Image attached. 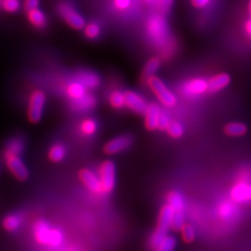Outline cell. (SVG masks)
<instances>
[{
	"label": "cell",
	"mask_w": 251,
	"mask_h": 251,
	"mask_svg": "<svg viewBox=\"0 0 251 251\" xmlns=\"http://www.w3.org/2000/svg\"><path fill=\"white\" fill-rule=\"evenodd\" d=\"M192 5L197 9H202L206 7V5L210 2V0H191Z\"/></svg>",
	"instance_id": "obj_40"
},
{
	"label": "cell",
	"mask_w": 251,
	"mask_h": 251,
	"mask_svg": "<svg viewBox=\"0 0 251 251\" xmlns=\"http://www.w3.org/2000/svg\"><path fill=\"white\" fill-rule=\"evenodd\" d=\"M147 82L152 92L165 106L172 107L176 104L177 99L175 95L166 87L160 78L155 75H152L147 79Z\"/></svg>",
	"instance_id": "obj_4"
},
{
	"label": "cell",
	"mask_w": 251,
	"mask_h": 251,
	"mask_svg": "<svg viewBox=\"0 0 251 251\" xmlns=\"http://www.w3.org/2000/svg\"><path fill=\"white\" fill-rule=\"evenodd\" d=\"M22 224V219L16 214L6 216L2 222L3 228L8 232H14L18 229Z\"/></svg>",
	"instance_id": "obj_20"
},
{
	"label": "cell",
	"mask_w": 251,
	"mask_h": 251,
	"mask_svg": "<svg viewBox=\"0 0 251 251\" xmlns=\"http://www.w3.org/2000/svg\"><path fill=\"white\" fill-rule=\"evenodd\" d=\"M160 66V60L158 58H152L150 59L144 66L143 75L144 77H147V79L154 75L157 69Z\"/></svg>",
	"instance_id": "obj_26"
},
{
	"label": "cell",
	"mask_w": 251,
	"mask_h": 251,
	"mask_svg": "<svg viewBox=\"0 0 251 251\" xmlns=\"http://www.w3.org/2000/svg\"><path fill=\"white\" fill-rule=\"evenodd\" d=\"M25 142L23 137L15 136L9 139L5 144L3 154H14L17 156H21L25 152Z\"/></svg>",
	"instance_id": "obj_11"
},
{
	"label": "cell",
	"mask_w": 251,
	"mask_h": 251,
	"mask_svg": "<svg viewBox=\"0 0 251 251\" xmlns=\"http://www.w3.org/2000/svg\"><path fill=\"white\" fill-rule=\"evenodd\" d=\"M231 82V77L228 74H219L216 75L213 77H211L209 80L206 82V90L209 92H216L219 90L225 89Z\"/></svg>",
	"instance_id": "obj_14"
},
{
	"label": "cell",
	"mask_w": 251,
	"mask_h": 251,
	"mask_svg": "<svg viewBox=\"0 0 251 251\" xmlns=\"http://www.w3.org/2000/svg\"><path fill=\"white\" fill-rule=\"evenodd\" d=\"M161 113V109L156 103H150L144 112L145 115V126L148 130H154L157 128L158 119Z\"/></svg>",
	"instance_id": "obj_10"
},
{
	"label": "cell",
	"mask_w": 251,
	"mask_h": 251,
	"mask_svg": "<svg viewBox=\"0 0 251 251\" xmlns=\"http://www.w3.org/2000/svg\"><path fill=\"white\" fill-rule=\"evenodd\" d=\"M246 30H247V33L249 36H251V21L249 20L246 24Z\"/></svg>",
	"instance_id": "obj_41"
},
{
	"label": "cell",
	"mask_w": 251,
	"mask_h": 251,
	"mask_svg": "<svg viewBox=\"0 0 251 251\" xmlns=\"http://www.w3.org/2000/svg\"><path fill=\"white\" fill-rule=\"evenodd\" d=\"M110 102L112 104L113 107L120 109V108L125 106V97H124V93L120 92V91H114L111 94L110 97Z\"/></svg>",
	"instance_id": "obj_31"
},
{
	"label": "cell",
	"mask_w": 251,
	"mask_h": 251,
	"mask_svg": "<svg viewBox=\"0 0 251 251\" xmlns=\"http://www.w3.org/2000/svg\"><path fill=\"white\" fill-rule=\"evenodd\" d=\"M173 213H174V210L168 204L162 206L159 216H158L157 227L152 233L149 240L150 248L153 251H155L159 243L161 242L162 239L168 234L169 230L171 229V220H172Z\"/></svg>",
	"instance_id": "obj_1"
},
{
	"label": "cell",
	"mask_w": 251,
	"mask_h": 251,
	"mask_svg": "<svg viewBox=\"0 0 251 251\" xmlns=\"http://www.w3.org/2000/svg\"><path fill=\"white\" fill-rule=\"evenodd\" d=\"M0 7L3 10L14 13L20 9V1L19 0H0Z\"/></svg>",
	"instance_id": "obj_30"
},
{
	"label": "cell",
	"mask_w": 251,
	"mask_h": 251,
	"mask_svg": "<svg viewBox=\"0 0 251 251\" xmlns=\"http://www.w3.org/2000/svg\"><path fill=\"white\" fill-rule=\"evenodd\" d=\"M225 131L229 136H243L248 132V126L243 123L233 122L225 126Z\"/></svg>",
	"instance_id": "obj_21"
},
{
	"label": "cell",
	"mask_w": 251,
	"mask_h": 251,
	"mask_svg": "<svg viewBox=\"0 0 251 251\" xmlns=\"http://www.w3.org/2000/svg\"><path fill=\"white\" fill-rule=\"evenodd\" d=\"M94 104H95V100H94V98L92 96H90V95H87V94H85L80 99L75 100V106H77V107L79 108V109H82V110L92 107Z\"/></svg>",
	"instance_id": "obj_33"
},
{
	"label": "cell",
	"mask_w": 251,
	"mask_h": 251,
	"mask_svg": "<svg viewBox=\"0 0 251 251\" xmlns=\"http://www.w3.org/2000/svg\"><path fill=\"white\" fill-rule=\"evenodd\" d=\"M235 213V206L231 202H225L220 207V214L222 218L228 220L232 218Z\"/></svg>",
	"instance_id": "obj_32"
},
{
	"label": "cell",
	"mask_w": 251,
	"mask_h": 251,
	"mask_svg": "<svg viewBox=\"0 0 251 251\" xmlns=\"http://www.w3.org/2000/svg\"><path fill=\"white\" fill-rule=\"evenodd\" d=\"M147 31L150 37L157 44L161 45L166 42L169 36V28L165 19L155 15L147 22Z\"/></svg>",
	"instance_id": "obj_2"
},
{
	"label": "cell",
	"mask_w": 251,
	"mask_h": 251,
	"mask_svg": "<svg viewBox=\"0 0 251 251\" xmlns=\"http://www.w3.org/2000/svg\"><path fill=\"white\" fill-rule=\"evenodd\" d=\"M65 156V149L62 144H55L49 151V158L50 161L58 163Z\"/></svg>",
	"instance_id": "obj_23"
},
{
	"label": "cell",
	"mask_w": 251,
	"mask_h": 251,
	"mask_svg": "<svg viewBox=\"0 0 251 251\" xmlns=\"http://www.w3.org/2000/svg\"><path fill=\"white\" fill-rule=\"evenodd\" d=\"M38 6H39V0H25V3H24V8L26 12L33 9H38Z\"/></svg>",
	"instance_id": "obj_37"
},
{
	"label": "cell",
	"mask_w": 251,
	"mask_h": 251,
	"mask_svg": "<svg viewBox=\"0 0 251 251\" xmlns=\"http://www.w3.org/2000/svg\"><path fill=\"white\" fill-rule=\"evenodd\" d=\"M124 97L126 107L134 111L135 113L144 114L148 104L143 97L135 93L134 91H126L124 93Z\"/></svg>",
	"instance_id": "obj_8"
},
{
	"label": "cell",
	"mask_w": 251,
	"mask_h": 251,
	"mask_svg": "<svg viewBox=\"0 0 251 251\" xmlns=\"http://www.w3.org/2000/svg\"><path fill=\"white\" fill-rule=\"evenodd\" d=\"M166 130L172 138H176V139L180 138L183 134V127L177 121H171Z\"/></svg>",
	"instance_id": "obj_29"
},
{
	"label": "cell",
	"mask_w": 251,
	"mask_h": 251,
	"mask_svg": "<svg viewBox=\"0 0 251 251\" xmlns=\"http://www.w3.org/2000/svg\"><path fill=\"white\" fill-rule=\"evenodd\" d=\"M184 225V213L183 210L174 211L171 220V229L174 231H180L181 227Z\"/></svg>",
	"instance_id": "obj_27"
},
{
	"label": "cell",
	"mask_w": 251,
	"mask_h": 251,
	"mask_svg": "<svg viewBox=\"0 0 251 251\" xmlns=\"http://www.w3.org/2000/svg\"><path fill=\"white\" fill-rule=\"evenodd\" d=\"M50 230V226L44 220L36 221V224L34 225V235L36 242L40 245H47Z\"/></svg>",
	"instance_id": "obj_13"
},
{
	"label": "cell",
	"mask_w": 251,
	"mask_h": 251,
	"mask_svg": "<svg viewBox=\"0 0 251 251\" xmlns=\"http://www.w3.org/2000/svg\"><path fill=\"white\" fill-rule=\"evenodd\" d=\"M145 3H148V4H152L153 2H155L156 0H144Z\"/></svg>",
	"instance_id": "obj_42"
},
{
	"label": "cell",
	"mask_w": 251,
	"mask_h": 251,
	"mask_svg": "<svg viewBox=\"0 0 251 251\" xmlns=\"http://www.w3.org/2000/svg\"><path fill=\"white\" fill-rule=\"evenodd\" d=\"M180 233L182 240L185 243H192L196 238V230L191 225H185L181 227Z\"/></svg>",
	"instance_id": "obj_28"
},
{
	"label": "cell",
	"mask_w": 251,
	"mask_h": 251,
	"mask_svg": "<svg viewBox=\"0 0 251 251\" xmlns=\"http://www.w3.org/2000/svg\"><path fill=\"white\" fill-rule=\"evenodd\" d=\"M231 197L234 202L243 203L250 201L251 198V188L248 183L239 182L233 186Z\"/></svg>",
	"instance_id": "obj_15"
},
{
	"label": "cell",
	"mask_w": 251,
	"mask_h": 251,
	"mask_svg": "<svg viewBox=\"0 0 251 251\" xmlns=\"http://www.w3.org/2000/svg\"><path fill=\"white\" fill-rule=\"evenodd\" d=\"M79 179L84 183V185L93 193H100L102 192L100 179L89 170H82L79 171Z\"/></svg>",
	"instance_id": "obj_12"
},
{
	"label": "cell",
	"mask_w": 251,
	"mask_h": 251,
	"mask_svg": "<svg viewBox=\"0 0 251 251\" xmlns=\"http://www.w3.org/2000/svg\"><path fill=\"white\" fill-rule=\"evenodd\" d=\"M171 122L170 117L168 116V114L166 112L161 111L160 116H159V119H158V125H157V128H159L160 130H166L168 126Z\"/></svg>",
	"instance_id": "obj_36"
},
{
	"label": "cell",
	"mask_w": 251,
	"mask_h": 251,
	"mask_svg": "<svg viewBox=\"0 0 251 251\" xmlns=\"http://www.w3.org/2000/svg\"><path fill=\"white\" fill-rule=\"evenodd\" d=\"M67 93L68 95L72 98V99L76 100L80 99L85 94V87L83 85H81L79 82H75V83H72L68 89H67Z\"/></svg>",
	"instance_id": "obj_24"
},
{
	"label": "cell",
	"mask_w": 251,
	"mask_h": 251,
	"mask_svg": "<svg viewBox=\"0 0 251 251\" xmlns=\"http://www.w3.org/2000/svg\"><path fill=\"white\" fill-rule=\"evenodd\" d=\"M131 143L132 139L129 136H120L108 142L103 148V151L106 154H116L126 149Z\"/></svg>",
	"instance_id": "obj_9"
},
{
	"label": "cell",
	"mask_w": 251,
	"mask_h": 251,
	"mask_svg": "<svg viewBox=\"0 0 251 251\" xmlns=\"http://www.w3.org/2000/svg\"><path fill=\"white\" fill-rule=\"evenodd\" d=\"M81 129L82 131L87 135L93 134L96 129H97V125H96V122L94 120H91V119H87L85 120L82 125H81Z\"/></svg>",
	"instance_id": "obj_35"
},
{
	"label": "cell",
	"mask_w": 251,
	"mask_h": 251,
	"mask_svg": "<svg viewBox=\"0 0 251 251\" xmlns=\"http://www.w3.org/2000/svg\"><path fill=\"white\" fill-rule=\"evenodd\" d=\"M158 2V7L163 13H167L171 9L173 0H156Z\"/></svg>",
	"instance_id": "obj_38"
},
{
	"label": "cell",
	"mask_w": 251,
	"mask_h": 251,
	"mask_svg": "<svg viewBox=\"0 0 251 251\" xmlns=\"http://www.w3.org/2000/svg\"><path fill=\"white\" fill-rule=\"evenodd\" d=\"M100 33V29L97 24L91 23L85 26V35L89 38H91V39L96 38L99 36Z\"/></svg>",
	"instance_id": "obj_34"
},
{
	"label": "cell",
	"mask_w": 251,
	"mask_h": 251,
	"mask_svg": "<svg viewBox=\"0 0 251 251\" xmlns=\"http://www.w3.org/2000/svg\"><path fill=\"white\" fill-rule=\"evenodd\" d=\"M131 0H114V4L118 10H126L129 7Z\"/></svg>",
	"instance_id": "obj_39"
},
{
	"label": "cell",
	"mask_w": 251,
	"mask_h": 251,
	"mask_svg": "<svg viewBox=\"0 0 251 251\" xmlns=\"http://www.w3.org/2000/svg\"><path fill=\"white\" fill-rule=\"evenodd\" d=\"M206 82L203 79H195L190 81L185 85L184 90L188 94H199L203 93L206 90Z\"/></svg>",
	"instance_id": "obj_18"
},
{
	"label": "cell",
	"mask_w": 251,
	"mask_h": 251,
	"mask_svg": "<svg viewBox=\"0 0 251 251\" xmlns=\"http://www.w3.org/2000/svg\"><path fill=\"white\" fill-rule=\"evenodd\" d=\"M59 12L61 16L64 19V21L70 25V26L75 29L80 30L85 27V20L81 16L79 13H77L72 7L68 4L63 3L59 6Z\"/></svg>",
	"instance_id": "obj_7"
},
{
	"label": "cell",
	"mask_w": 251,
	"mask_h": 251,
	"mask_svg": "<svg viewBox=\"0 0 251 251\" xmlns=\"http://www.w3.org/2000/svg\"><path fill=\"white\" fill-rule=\"evenodd\" d=\"M78 80L81 85L85 88L94 89L99 85V77L95 75L90 72L81 73L78 76Z\"/></svg>",
	"instance_id": "obj_17"
},
{
	"label": "cell",
	"mask_w": 251,
	"mask_h": 251,
	"mask_svg": "<svg viewBox=\"0 0 251 251\" xmlns=\"http://www.w3.org/2000/svg\"><path fill=\"white\" fill-rule=\"evenodd\" d=\"M176 248V239L174 236L167 234L163 239L157 248L155 249V251H174Z\"/></svg>",
	"instance_id": "obj_25"
},
{
	"label": "cell",
	"mask_w": 251,
	"mask_h": 251,
	"mask_svg": "<svg viewBox=\"0 0 251 251\" xmlns=\"http://www.w3.org/2000/svg\"><path fill=\"white\" fill-rule=\"evenodd\" d=\"M3 158L9 172L16 179L20 181H25L29 178V171L21 156L14 154H3Z\"/></svg>",
	"instance_id": "obj_6"
},
{
	"label": "cell",
	"mask_w": 251,
	"mask_h": 251,
	"mask_svg": "<svg viewBox=\"0 0 251 251\" xmlns=\"http://www.w3.org/2000/svg\"><path fill=\"white\" fill-rule=\"evenodd\" d=\"M27 18L32 25L36 28H43L47 25V19L43 11L36 9L27 12Z\"/></svg>",
	"instance_id": "obj_16"
},
{
	"label": "cell",
	"mask_w": 251,
	"mask_h": 251,
	"mask_svg": "<svg viewBox=\"0 0 251 251\" xmlns=\"http://www.w3.org/2000/svg\"><path fill=\"white\" fill-rule=\"evenodd\" d=\"M168 205L171 206V208L174 211H178V210H183L184 207V200L183 198L181 197V195L178 192H171L168 195Z\"/></svg>",
	"instance_id": "obj_19"
},
{
	"label": "cell",
	"mask_w": 251,
	"mask_h": 251,
	"mask_svg": "<svg viewBox=\"0 0 251 251\" xmlns=\"http://www.w3.org/2000/svg\"><path fill=\"white\" fill-rule=\"evenodd\" d=\"M63 234L62 231L57 229V228H51L47 246H49L52 249H55V248L60 247L63 244Z\"/></svg>",
	"instance_id": "obj_22"
},
{
	"label": "cell",
	"mask_w": 251,
	"mask_h": 251,
	"mask_svg": "<svg viewBox=\"0 0 251 251\" xmlns=\"http://www.w3.org/2000/svg\"><path fill=\"white\" fill-rule=\"evenodd\" d=\"M100 182L101 190L111 193L116 185V166L114 162L104 161L100 168Z\"/></svg>",
	"instance_id": "obj_5"
},
{
	"label": "cell",
	"mask_w": 251,
	"mask_h": 251,
	"mask_svg": "<svg viewBox=\"0 0 251 251\" xmlns=\"http://www.w3.org/2000/svg\"><path fill=\"white\" fill-rule=\"evenodd\" d=\"M45 102L46 95L42 90H37L32 92L27 110V117L31 123L36 124L41 120Z\"/></svg>",
	"instance_id": "obj_3"
}]
</instances>
